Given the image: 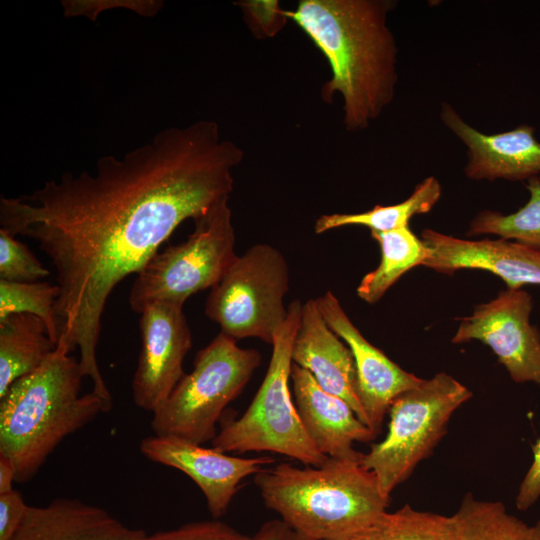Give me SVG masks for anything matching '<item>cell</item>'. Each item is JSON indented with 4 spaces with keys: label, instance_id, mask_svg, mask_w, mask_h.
Segmentation results:
<instances>
[{
    "label": "cell",
    "instance_id": "1",
    "mask_svg": "<svg viewBox=\"0 0 540 540\" xmlns=\"http://www.w3.org/2000/svg\"><path fill=\"white\" fill-rule=\"evenodd\" d=\"M243 158L215 121L199 120L163 129L122 158L100 157L92 174L66 172L30 194L1 196V229L36 241L56 270L57 344L79 350L103 401L112 396L96 349L108 297L182 222L230 196Z\"/></svg>",
    "mask_w": 540,
    "mask_h": 540
},
{
    "label": "cell",
    "instance_id": "2",
    "mask_svg": "<svg viewBox=\"0 0 540 540\" xmlns=\"http://www.w3.org/2000/svg\"><path fill=\"white\" fill-rule=\"evenodd\" d=\"M390 0H301L286 10L327 59L331 78L324 102L339 93L348 131L368 127L392 102L397 83V45L387 26Z\"/></svg>",
    "mask_w": 540,
    "mask_h": 540
},
{
    "label": "cell",
    "instance_id": "3",
    "mask_svg": "<svg viewBox=\"0 0 540 540\" xmlns=\"http://www.w3.org/2000/svg\"><path fill=\"white\" fill-rule=\"evenodd\" d=\"M254 483L267 508L313 540H353L387 511L389 498L359 461L330 458L320 466L282 463Z\"/></svg>",
    "mask_w": 540,
    "mask_h": 540
},
{
    "label": "cell",
    "instance_id": "4",
    "mask_svg": "<svg viewBox=\"0 0 540 540\" xmlns=\"http://www.w3.org/2000/svg\"><path fill=\"white\" fill-rule=\"evenodd\" d=\"M79 360L63 345L0 397V454L11 459L16 482L32 479L70 434L109 412L93 391L80 395Z\"/></svg>",
    "mask_w": 540,
    "mask_h": 540
},
{
    "label": "cell",
    "instance_id": "5",
    "mask_svg": "<svg viewBox=\"0 0 540 540\" xmlns=\"http://www.w3.org/2000/svg\"><path fill=\"white\" fill-rule=\"evenodd\" d=\"M301 301L288 305V315L272 343L265 377L247 410L224 422L211 441L223 453L271 452L304 465L320 466L328 457L313 445L298 415L290 391L292 345Z\"/></svg>",
    "mask_w": 540,
    "mask_h": 540
},
{
    "label": "cell",
    "instance_id": "6",
    "mask_svg": "<svg viewBox=\"0 0 540 540\" xmlns=\"http://www.w3.org/2000/svg\"><path fill=\"white\" fill-rule=\"evenodd\" d=\"M261 354L241 348L220 332L195 356L169 397L152 413L155 435L174 436L203 445L217 434V422L259 367Z\"/></svg>",
    "mask_w": 540,
    "mask_h": 540
},
{
    "label": "cell",
    "instance_id": "7",
    "mask_svg": "<svg viewBox=\"0 0 540 540\" xmlns=\"http://www.w3.org/2000/svg\"><path fill=\"white\" fill-rule=\"evenodd\" d=\"M229 197L194 220V231L179 244L155 253L136 274L129 294L133 311L163 302L183 307L193 294L212 288L237 254Z\"/></svg>",
    "mask_w": 540,
    "mask_h": 540
},
{
    "label": "cell",
    "instance_id": "8",
    "mask_svg": "<svg viewBox=\"0 0 540 540\" xmlns=\"http://www.w3.org/2000/svg\"><path fill=\"white\" fill-rule=\"evenodd\" d=\"M471 396L465 385L441 372L394 399L385 438L360 460L375 474L386 498L390 499L396 486L431 454L446 433L452 414Z\"/></svg>",
    "mask_w": 540,
    "mask_h": 540
},
{
    "label": "cell",
    "instance_id": "9",
    "mask_svg": "<svg viewBox=\"0 0 540 540\" xmlns=\"http://www.w3.org/2000/svg\"><path fill=\"white\" fill-rule=\"evenodd\" d=\"M289 268L283 254L269 244H256L238 255L211 288L205 314L234 340L258 338L272 345L288 307Z\"/></svg>",
    "mask_w": 540,
    "mask_h": 540
},
{
    "label": "cell",
    "instance_id": "10",
    "mask_svg": "<svg viewBox=\"0 0 540 540\" xmlns=\"http://www.w3.org/2000/svg\"><path fill=\"white\" fill-rule=\"evenodd\" d=\"M532 305L527 291L507 288L462 318L452 342L480 341L491 348L514 382L540 384V332L530 323Z\"/></svg>",
    "mask_w": 540,
    "mask_h": 540
},
{
    "label": "cell",
    "instance_id": "11",
    "mask_svg": "<svg viewBox=\"0 0 540 540\" xmlns=\"http://www.w3.org/2000/svg\"><path fill=\"white\" fill-rule=\"evenodd\" d=\"M182 308L157 302L140 313L141 349L132 380L133 401L140 409L153 413L185 375L192 335Z\"/></svg>",
    "mask_w": 540,
    "mask_h": 540
},
{
    "label": "cell",
    "instance_id": "12",
    "mask_svg": "<svg viewBox=\"0 0 540 540\" xmlns=\"http://www.w3.org/2000/svg\"><path fill=\"white\" fill-rule=\"evenodd\" d=\"M139 449L148 460L190 477L203 493L213 519L227 512L244 479L275 462L267 455L233 456L178 437L155 434L143 438Z\"/></svg>",
    "mask_w": 540,
    "mask_h": 540
},
{
    "label": "cell",
    "instance_id": "13",
    "mask_svg": "<svg viewBox=\"0 0 540 540\" xmlns=\"http://www.w3.org/2000/svg\"><path fill=\"white\" fill-rule=\"evenodd\" d=\"M315 302L328 326L352 352L358 397L368 425L377 436L394 399L417 387L424 379L405 371L372 345L352 323L332 292H325Z\"/></svg>",
    "mask_w": 540,
    "mask_h": 540
},
{
    "label": "cell",
    "instance_id": "14",
    "mask_svg": "<svg viewBox=\"0 0 540 540\" xmlns=\"http://www.w3.org/2000/svg\"><path fill=\"white\" fill-rule=\"evenodd\" d=\"M421 239L429 256L423 266L452 274L461 269L489 271L509 289L540 285V249L506 239L467 240L425 229Z\"/></svg>",
    "mask_w": 540,
    "mask_h": 540
},
{
    "label": "cell",
    "instance_id": "15",
    "mask_svg": "<svg viewBox=\"0 0 540 540\" xmlns=\"http://www.w3.org/2000/svg\"><path fill=\"white\" fill-rule=\"evenodd\" d=\"M290 381L295 406L307 435L317 450L330 458L359 461L355 442L376 438L352 407L323 390L307 370L292 363Z\"/></svg>",
    "mask_w": 540,
    "mask_h": 540
},
{
    "label": "cell",
    "instance_id": "16",
    "mask_svg": "<svg viewBox=\"0 0 540 540\" xmlns=\"http://www.w3.org/2000/svg\"><path fill=\"white\" fill-rule=\"evenodd\" d=\"M443 123L467 146L465 174L472 180H525L540 174V142L534 128L522 124L513 130L484 134L466 123L455 109L444 103Z\"/></svg>",
    "mask_w": 540,
    "mask_h": 540
},
{
    "label": "cell",
    "instance_id": "17",
    "mask_svg": "<svg viewBox=\"0 0 540 540\" xmlns=\"http://www.w3.org/2000/svg\"><path fill=\"white\" fill-rule=\"evenodd\" d=\"M341 340L326 323L315 300L309 299L302 305L292 363L311 373L323 390L346 401L369 427L357 393L354 358Z\"/></svg>",
    "mask_w": 540,
    "mask_h": 540
},
{
    "label": "cell",
    "instance_id": "18",
    "mask_svg": "<svg viewBox=\"0 0 540 540\" xmlns=\"http://www.w3.org/2000/svg\"><path fill=\"white\" fill-rule=\"evenodd\" d=\"M145 534L101 507L58 498L45 506H29L11 540H141Z\"/></svg>",
    "mask_w": 540,
    "mask_h": 540
},
{
    "label": "cell",
    "instance_id": "19",
    "mask_svg": "<svg viewBox=\"0 0 540 540\" xmlns=\"http://www.w3.org/2000/svg\"><path fill=\"white\" fill-rule=\"evenodd\" d=\"M37 316L12 314L0 321V397L17 379L37 370L56 349Z\"/></svg>",
    "mask_w": 540,
    "mask_h": 540
},
{
    "label": "cell",
    "instance_id": "20",
    "mask_svg": "<svg viewBox=\"0 0 540 540\" xmlns=\"http://www.w3.org/2000/svg\"><path fill=\"white\" fill-rule=\"evenodd\" d=\"M371 236L379 243L381 259L377 268L362 278L357 287V295L363 301L373 304L402 275L415 266L423 265L429 251L409 226L388 232H371Z\"/></svg>",
    "mask_w": 540,
    "mask_h": 540
},
{
    "label": "cell",
    "instance_id": "21",
    "mask_svg": "<svg viewBox=\"0 0 540 540\" xmlns=\"http://www.w3.org/2000/svg\"><path fill=\"white\" fill-rule=\"evenodd\" d=\"M441 196V185L433 177H427L414 189L404 201L383 206L376 205L371 210L361 213H333L320 216L314 225L315 233L348 225H361L371 232H388L409 226V220L418 214L428 213Z\"/></svg>",
    "mask_w": 540,
    "mask_h": 540
},
{
    "label": "cell",
    "instance_id": "22",
    "mask_svg": "<svg viewBox=\"0 0 540 540\" xmlns=\"http://www.w3.org/2000/svg\"><path fill=\"white\" fill-rule=\"evenodd\" d=\"M453 515L458 540H540V520L527 524L500 501L477 500L468 493Z\"/></svg>",
    "mask_w": 540,
    "mask_h": 540
},
{
    "label": "cell",
    "instance_id": "23",
    "mask_svg": "<svg viewBox=\"0 0 540 540\" xmlns=\"http://www.w3.org/2000/svg\"><path fill=\"white\" fill-rule=\"evenodd\" d=\"M353 540H458L454 515L419 511L405 504L386 511Z\"/></svg>",
    "mask_w": 540,
    "mask_h": 540
},
{
    "label": "cell",
    "instance_id": "24",
    "mask_svg": "<svg viewBox=\"0 0 540 540\" xmlns=\"http://www.w3.org/2000/svg\"><path fill=\"white\" fill-rule=\"evenodd\" d=\"M526 188L530 197L523 207L508 215L491 210L478 213L468 235L493 234L540 249V178H530Z\"/></svg>",
    "mask_w": 540,
    "mask_h": 540
},
{
    "label": "cell",
    "instance_id": "25",
    "mask_svg": "<svg viewBox=\"0 0 540 540\" xmlns=\"http://www.w3.org/2000/svg\"><path fill=\"white\" fill-rule=\"evenodd\" d=\"M57 285L48 282H13L0 279V321L12 314H31L46 325L51 340L58 342L54 306Z\"/></svg>",
    "mask_w": 540,
    "mask_h": 540
},
{
    "label": "cell",
    "instance_id": "26",
    "mask_svg": "<svg viewBox=\"0 0 540 540\" xmlns=\"http://www.w3.org/2000/svg\"><path fill=\"white\" fill-rule=\"evenodd\" d=\"M46 269L26 245L0 229V279L13 282H35L49 276Z\"/></svg>",
    "mask_w": 540,
    "mask_h": 540
},
{
    "label": "cell",
    "instance_id": "27",
    "mask_svg": "<svg viewBox=\"0 0 540 540\" xmlns=\"http://www.w3.org/2000/svg\"><path fill=\"white\" fill-rule=\"evenodd\" d=\"M240 7L244 21L257 39L276 36L289 18L276 0H246L236 3Z\"/></svg>",
    "mask_w": 540,
    "mask_h": 540
},
{
    "label": "cell",
    "instance_id": "28",
    "mask_svg": "<svg viewBox=\"0 0 540 540\" xmlns=\"http://www.w3.org/2000/svg\"><path fill=\"white\" fill-rule=\"evenodd\" d=\"M141 540H252L232 526L218 520L196 521L177 528L145 534Z\"/></svg>",
    "mask_w": 540,
    "mask_h": 540
},
{
    "label": "cell",
    "instance_id": "29",
    "mask_svg": "<svg viewBox=\"0 0 540 540\" xmlns=\"http://www.w3.org/2000/svg\"><path fill=\"white\" fill-rule=\"evenodd\" d=\"M67 17L85 15L95 19L98 13L108 7H125L143 16H153L163 6L161 1H62Z\"/></svg>",
    "mask_w": 540,
    "mask_h": 540
},
{
    "label": "cell",
    "instance_id": "30",
    "mask_svg": "<svg viewBox=\"0 0 540 540\" xmlns=\"http://www.w3.org/2000/svg\"><path fill=\"white\" fill-rule=\"evenodd\" d=\"M27 505L20 492L13 489L0 494V540H11L21 526Z\"/></svg>",
    "mask_w": 540,
    "mask_h": 540
},
{
    "label": "cell",
    "instance_id": "31",
    "mask_svg": "<svg viewBox=\"0 0 540 540\" xmlns=\"http://www.w3.org/2000/svg\"><path fill=\"white\" fill-rule=\"evenodd\" d=\"M533 461L519 485L516 508L525 511L540 498V438L533 446Z\"/></svg>",
    "mask_w": 540,
    "mask_h": 540
},
{
    "label": "cell",
    "instance_id": "32",
    "mask_svg": "<svg viewBox=\"0 0 540 540\" xmlns=\"http://www.w3.org/2000/svg\"><path fill=\"white\" fill-rule=\"evenodd\" d=\"M292 530L281 519L265 522L252 536V540H289Z\"/></svg>",
    "mask_w": 540,
    "mask_h": 540
},
{
    "label": "cell",
    "instance_id": "33",
    "mask_svg": "<svg viewBox=\"0 0 540 540\" xmlns=\"http://www.w3.org/2000/svg\"><path fill=\"white\" fill-rule=\"evenodd\" d=\"M16 481V468L7 456L0 454V494L10 492Z\"/></svg>",
    "mask_w": 540,
    "mask_h": 540
},
{
    "label": "cell",
    "instance_id": "34",
    "mask_svg": "<svg viewBox=\"0 0 540 540\" xmlns=\"http://www.w3.org/2000/svg\"><path fill=\"white\" fill-rule=\"evenodd\" d=\"M289 540H313V539L305 538L292 531Z\"/></svg>",
    "mask_w": 540,
    "mask_h": 540
}]
</instances>
